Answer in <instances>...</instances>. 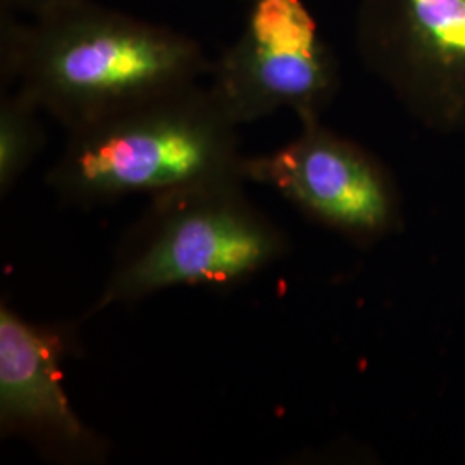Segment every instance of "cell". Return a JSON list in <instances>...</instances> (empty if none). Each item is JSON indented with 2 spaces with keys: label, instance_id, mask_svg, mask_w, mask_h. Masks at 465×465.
Returning <instances> with one entry per match:
<instances>
[{
  "label": "cell",
  "instance_id": "cell-8",
  "mask_svg": "<svg viewBox=\"0 0 465 465\" xmlns=\"http://www.w3.org/2000/svg\"><path fill=\"white\" fill-rule=\"evenodd\" d=\"M44 111L19 88L0 97V195L5 199L45 145Z\"/></svg>",
  "mask_w": 465,
  "mask_h": 465
},
{
  "label": "cell",
  "instance_id": "cell-1",
  "mask_svg": "<svg viewBox=\"0 0 465 465\" xmlns=\"http://www.w3.org/2000/svg\"><path fill=\"white\" fill-rule=\"evenodd\" d=\"M199 42L94 0H69L32 21L0 9V84L67 132L209 74Z\"/></svg>",
  "mask_w": 465,
  "mask_h": 465
},
{
  "label": "cell",
  "instance_id": "cell-5",
  "mask_svg": "<svg viewBox=\"0 0 465 465\" xmlns=\"http://www.w3.org/2000/svg\"><path fill=\"white\" fill-rule=\"evenodd\" d=\"M247 183L267 186L300 213L371 247L403 228V205L388 167L357 142L334 134L321 117L300 121L280 149L243 159Z\"/></svg>",
  "mask_w": 465,
  "mask_h": 465
},
{
  "label": "cell",
  "instance_id": "cell-7",
  "mask_svg": "<svg viewBox=\"0 0 465 465\" xmlns=\"http://www.w3.org/2000/svg\"><path fill=\"white\" fill-rule=\"evenodd\" d=\"M76 322H40L0 305V434L50 462L102 464L111 443L78 414L64 386L67 359L82 351Z\"/></svg>",
  "mask_w": 465,
  "mask_h": 465
},
{
  "label": "cell",
  "instance_id": "cell-9",
  "mask_svg": "<svg viewBox=\"0 0 465 465\" xmlns=\"http://www.w3.org/2000/svg\"><path fill=\"white\" fill-rule=\"evenodd\" d=\"M66 2L69 0H0V9H7L13 13H25L35 17Z\"/></svg>",
  "mask_w": 465,
  "mask_h": 465
},
{
  "label": "cell",
  "instance_id": "cell-4",
  "mask_svg": "<svg viewBox=\"0 0 465 465\" xmlns=\"http://www.w3.org/2000/svg\"><path fill=\"white\" fill-rule=\"evenodd\" d=\"M209 88L238 126L282 109L322 117L340 66L302 0H250L242 34L211 64Z\"/></svg>",
  "mask_w": 465,
  "mask_h": 465
},
{
  "label": "cell",
  "instance_id": "cell-6",
  "mask_svg": "<svg viewBox=\"0 0 465 465\" xmlns=\"http://www.w3.org/2000/svg\"><path fill=\"white\" fill-rule=\"evenodd\" d=\"M364 66L436 132H465V0H362Z\"/></svg>",
  "mask_w": 465,
  "mask_h": 465
},
{
  "label": "cell",
  "instance_id": "cell-2",
  "mask_svg": "<svg viewBox=\"0 0 465 465\" xmlns=\"http://www.w3.org/2000/svg\"><path fill=\"white\" fill-rule=\"evenodd\" d=\"M238 128L207 84H184L71 130L45 182L63 202L92 207L243 178Z\"/></svg>",
  "mask_w": 465,
  "mask_h": 465
},
{
  "label": "cell",
  "instance_id": "cell-3",
  "mask_svg": "<svg viewBox=\"0 0 465 465\" xmlns=\"http://www.w3.org/2000/svg\"><path fill=\"white\" fill-rule=\"evenodd\" d=\"M245 184V178L232 176L150 197L123 234L86 317L169 288H230L278 264L290 240L252 203Z\"/></svg>",
  "mask_w": 465,
  "mask_h": 465
},
{
  "label": "cell",
  "instance_id": "cell-10",
  "mask_svg": "<svg viewBox=\"0 0 465 465\" xmlns=\"http://www.w3.org/2000/svg\"><path fill=\"white\" fill-rule=\"evenodd\" d=\"M245 2H250V0H245Z\"/></svg>",
  "mask_w": 465,
  "mask_h": 465
}]
</instances>
